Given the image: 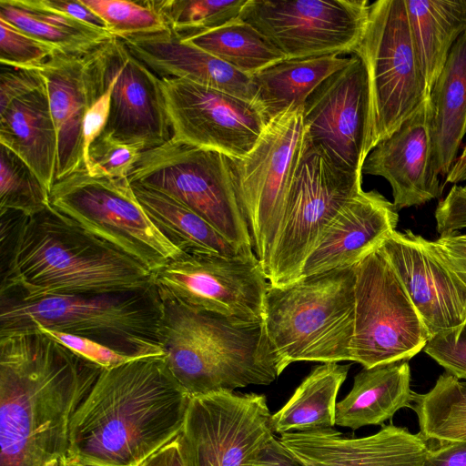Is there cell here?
<instances>
[{
    "label": "cell",
    "mask_w": 466,
    "mask_h": 466,
    "mask_svg": "<svg viewBox=\"0 0 466 466\" xmlns=\"http://www.w3.org/2000/svg\"><path fill=\"white\" fill-rule=\"evenodd\" d=\"M103 370L38 329L0 337V466H61Z\"/></svg>",
    "instance_id": "cell-1"
},
{
    "label": "cell",
    "mask_w": 466,
    "mask_h": 466,
    "mask_svg": "<svg viewBox=\"0 0 466 466\" xmlns=\"http://www.w3.org/2000/svg\"><path fill=\"white\" fill-rule=\"evenodd\" d=\"M0 215V296L34 299L154 285L146 267L51 206L27 216L15 211Z\"/></svg>",
    "instance_id": "cell-2"
},
{
    "label": "cell",
    "mask_w": 466,
    "mask_h": 466,
    "mask_svg": "<svg viewBox=\"0 0 466 466\" xmlns=\"http://www.w3.org/2000/svg\"><path fill=\"white\" fill-rule=\"evenodd\" d=\"M189 400L163 356L104 369L73 415L66 460L139 466L178 435Z\"/></svg>",
    "instance_id": "cell-3"
},
{
    "label": "cell",
    "mask_w": 466,
    "mask_h": 466,
    "mask_svg": "<svg viewBox=\"0 0 466 466\" xmlns=\"http://www.w3.org/2000/svg\"><path fill=\"white\" fill-rule=\"evenodd\" d=\"M157 289L163 360L189 397L268 385L283 372L263 321L194 308Z\"/></svg>",
    "instance_id": "cell-4"
},
{
    "label": "cell",
    "mask_w": 466,
    "mask_h": 466,
    "mask_svg": "<svg viewBox=\"0 0 466 466\" xmlns=\"http://www.w3.org/2000/svg\"><path fill=\"white\" fill-rule=\"evenodd\" d=\"M161 299L148 289L34 299L0 296V337L42 327L97 341L141 359L163 356Z\"/></svg>",
    "instance_id": "cell-5"
},
{
    "label": "cell",
    "mask_w": 466,
    "mask_h": 466,
    "mask_svg": "<svg viewBox=\"0 0 466 466\" xmlns=\"http://www.w3.org/2000/svg\"><path fill=\"white\" fill-rule=\"evenodd\" d=\"M354 267L268 283L263 324L282 371L298 361H351Z\"/></svg>",
    "instance_id": "cell-6"
},
{
    "label": "cell",
    "mask_w": 466,
    "mask_h": 466,
    "mask_svg": "<svg viewBox=\"0 0 466 466\" xmlns=\"http://www.w3.org/2000/svg\"><path fill=\"white\" fill-rule=\"evenodd\" d=\"M127 179L186 205L228 240L253 250L241 208L234 159L174 138L142 151Z\"/></svg>",
    "instance_id": "cell-7"
},
{
    "label": "cell",
    "mask_w": 466,
    "mask_h": 466,
    "mask_svg": "<svg viewBox=\"0 0 466 466\" xmlns=\"http://www.w3.org/2000/svg\"><path fill=\"white\" fill-rule=\"evenodd\" d=\"M353 55L364 64L369 82V155L431 93L415 52L405 0L370 4L363 35Z\"/></svg>",
    "instance_id": "cell-8"
},
{
    "label": "cell",
    "mask_w": 466,
    "mask_h": 466,
    "mask_svg": "<svg viewBox=\"0 0 466 466\" xmlns=\"http://www.w3.org/2000/svg\"><path fill=\"white\" fill-rule=\"evenodd\" d=\"M50 206L154 273L184 255L155 227L127 177H96L86 168L56 180Z\"/></svg>",
    "instance_id": "cell-9"
},
{
    "label": "cell",
    "mask_w": 466,
    "mask_h": 466,
    "mask_svg": "<svg viewBox=\"0 0 466 466\" xmlns=\"http://www.w3.org/2000/svg\"><path fill=\"white\" fill-rule=\"evenodd\" d=\"M304 141L303 106L291 107L268 121L247 156L233 158L253 251L267 279Z\"/></svg>",
    "instance_id": "cell-10"
},
{
    "label": "cell",
    "mask_w": 466,
    "mask_h": 466,
    "mask_svg": "<svg viewBox=\"0 0 466 466\" xmlns=\"http://www.w3.org/2000/svg\"><path fill=\"white\" fill-rule=\"evenodd\" d=\"M362 173L346 169L306 139L287 199L268 280L298 279L309 254L341 208L362 191Z\"/></svg>",
    "instance_id": "cell-11"
},
{
    "label": "cell",
    "mask_w": 466,
    "mask_h": 466,
    "mask_svg": "<svg viewBox=\"0 0 466 466\" xmlns=\"http://www.w3.org/2000/svg\"><path fill=\"white\" fill-rule=\"evenodd\" d=\"M351 361L363 368L409 360L430 335L380 248L355 265Z\"/></svg>",
    "instance_id": "cell-12"
},
{
    "label": "cell",
    "mask_w": 466,
    "mask_h": 466,
    "mask_svg": "<svg viewBox=\"0 0 466 466\" xmlns=\"http://www.w3.org/2000/svg\"><path fill=\"white\" fill-rule=\"evenodd\" d=\"M263 394L218 390L190 397L177 436L185 466H250L273 438Z\"/></svg>",
    "instance_id": "cell-13"
},
{
    "label": "cell",
    "mask_w": 466,
    "mask_h": 466,
    "mask_svg": "<svg viewBox=\"0 0 466 466\" xmlns=\"http://www.w3.org/2000/svg\"><path fill=\"white\" fill-rule=\"evenodd\" d=\"M370 8L367 0H247L238 18L298 59L353 54Z\"/></svg>",
    "instance_id": "cell-14"
},
{
    "label": "cell",
    "mask_w": 466,
    "mask_h": 466,
    "mask_svg": "<svg viewBox=\"0 0 466 466\" xmlns=\"http://www.w3.org/2000/svg\"><path fill=\"white\" fill-rule=\"evenodd\" d=\"M160 83L176 140L239 159L269 121L255 101L183 78L162 77Z\"/></svg>",
    "instance_id": "cell-15"
},
{
    "label": "cell",
    "mask_w": 466,
    "mask_h": 466,
    "mask_svg": "<svg viewBox=\"0 0 466 466\" xmlns=\"http://www.w3.org/2000/svg\"><path fill=\"white\" fill-rule=\"evenodd\" d=\"M154 284L194 308L263 321L268 280L254 251L235 257L187 255L153 273Z\"/></svg>",
    "instance_id": "cell-16"
},
{
    "label": "cell",
    "mask_w": 466,
    "mask_h": 466,
    "mask_svg": "<svg viewBox=\"0 0 466 466\" xmlns=\"http://www.w3.org/2000/svg\"><path fill=\"white\" fill-rule=\"evenodd\" d=\"M94 75L111 87L105 133L145 151L172 137L160 78L112 37L88 55Z\"/></svg>",
    "instance_id": "cell-17"
},
{
    "label": "cell",
    "mask_w": 466,
    "mask_h": 466,
    "mask_svg": "<svg viewBox=\"0 0 466 466\" xmlns=\"http://www.w3.org/2000/svg\"><path fill=\"white\" fill-rule=\"evenodd\" d=\"M305 139L340 167L362 173L370 126V89L364 64L355 55L329 76L303 106Z\"/></svg>",
    "instance_id": "cell-18"
},
{
    "label": "cell",
    "mask_w": 466,
    "mask_h": 466,
    "mask_svg": "<svg viewBox=\"0 0 466 466\" xmlns=\"http://www.w3.org/2000/svg\"><path fill=\"white\" fill-rule=\"evenodd\" d=\"M393 268L430 339L466 320V283L434 241L410 229L394 230L380 248Z\"/></svg>",
    "instance_id": "cell-19"
},
{
    "label": "cell",
    "mask_w": 466,
    "mask_h": 466,
    "mask_svg": "<svg viewBox=\"0 0 466 466\" xmlns=\"http://www.w3.org/2000/svg\"><path fill=\"white\" fill-rule=\"evenodd\" d=\"M430 94L415 111L368 155L362 174L384 177L396 208L423 205L441 196L432 136Z\"/></svg>",
    "instance_id": "cell-20"
},
{
    "label": "cell",
    "mask_w": 466,
    "mask_h": 466,
    "mask_svg": "<svg viewBox=\"0 0 466 466\" xmlns=\"http://www.w3.org/2000/svg\"><path fill=\"white\" fill-rule=\"evenodd\" d=\"M279 441L306 466H421L430 448L420 432L393 424L360 438L328 428L286 432Z\"/></svg>",
    "instance_id": "cell-21"
},
{
    "label": "cell",
    "mask_w": 466,
    "mask_h": 466,
    "mask_svg": "<svg viewBox=\"0 0 466 466\" xmlns=\"http://www.w3.org/2000/svg\"><path fill=\"white\" fill-rule=\"evenodd\" d=\"M398 221L393 202L377 190H362L327 227L299 278L355 266L382 246Z\"/></svg>",
    "instance_id": "cell-22"
},
{
    "label": "cell",
    "mask_w": 466,
    "mask_h": 466,
    "mask_svg": "<svg viewBox=\"0 0 466 466\" xmlns=\"http://www.w3.org/2000/svg\"><path fill=\"white\" fill-rule=\"evenodd\" d=\"M88 55L57 53L39 69L57 135L55 181L86 168L84 119L96 96Z\"/></svg>",
    "instance_id": "cell-23"
},
{
    "label": "cell",
    "mask_w": 466,
    "mask_h": 466,
    "mask_svg": "<svg viewBox=\"0 0 466 466\" xmlns=\"http://www.w3.org/2000/svg\"><path fill=\"white\" fill-rule=\"evenodd\" d=\"M119 39L159 78H183L256 102L252 76L184 41L170 29Z\"/></svg>",
    "instance_id": "cell-24"
},
{
    "label": "cell",
    "mask_w": 466,
    "mask_h": 466,
    "mask_svg": "<svg viewBox=\"0 0 466 466\" xmlns=\"http://www.w3.org/2000/svg\"><path fill=\"white\" fill-rule=\"evenodd\" d=\"M0 144L22 158L50 192L56 169L57 135L46 86L0 111Z\"/></svg>",
    "instance_id": "cell-25"
},
{
    "label": "cell",
    "mask_w": 466,
    "mask_h": 466,
    "mask_svg": "<svg viewBox=\"0 0 466 466\" xmlns=\"http://www.w3.org/2000/svg\"><path fill=\"white\" fill-rule=\"evenodd\" d=\"M410 368L407 360L363 368L348 393L336 405V425L353 431L381 425L402 408L412 409Z\"/></svg>",
    "instance_id": "cell-26"
},
{
    "label": "cell",
    "mask_w": 466,
    "mask_h": 466,
    "mask_svg": "<svg viewBox=\"0 0 466 466\" xmlns=\"http://www.w3.org/2000/svg\"><path fill=\"white\" fill-rule=\"evenodd\" d=\"M430 99L435 163L446 177L466 134V32L451 47Z\"/></svg>",
    "instance_id": "cell-27"
},
{
    "label": "cell",
    "mask_w": 466,
    "mask_h": 466,
    "mask_svg": "<svg viewBox=\"0 0 466 466\" xmlns=\"http://www.w3.org/2000/svg\"><path fill=\"white\" fill-rule=\"evenodd\" d=\"M131 186L155 227L183 254L235 257L253 251L230 242L207 220L168 195L138 184Z\"/></svg>",
    "instance_id": "cell-28"
},
{
    "label": "cell",
    "mask_w": 466,
    "mask_h": 466,
    "mask_svg": "<svg viewBox=\"0 0 466 466\" xmlns=\"http://www.w3.org/2000/svg\"><path fill=\"white\" fill-rule=\"evenodd\" d=\"M418 61L431 91L451 47L466 32V0H405Z\"/></svg>",
    "instance_id": "cell-29"
},
{
    "label": "cell",
    "mask_w": 466,
    "mask_h": 466,
    "mask_svg": "<svg viewBox=\"0 0 466 466\" xmlns=\"http://www.w3.org/2000/svg\"><path fill=\"white\" fill-rule=\"evenodd\" d=\"M349 60L332 55L283 60L252 76L256 102L268 120L291 107L304 106L309 96Z\"/></svg>",
    "instance_id": "cell-30"
},
{
    "label": "cell",
    "mask_w": 466,
    "mask_h": 466,
    "mask_svg": "<svg viewBox=\"0 0 466 466\" xmlns=\"http://www.w3.org/2000/svg\"><path fill=\"white\" fill-rule=\"evenodd\" d=\"M0 19L70 56H86L114 37L105 30L48 9L39 0H0Z\"/></svg>",
    "instance_id": "cell-31"
},
{
    "label": "cell",
    "mask_w": 466,
    "mask_h": 466,
    "mask_svg": "<svg viewBox=\"0 0 466 466\" xmlns=\"http://www.w3.org/2000/svg\"><path fill=\"white\" fill-rule=\"evenodd\" d=\"M350 365L337 362L315 367L289 400L274 414V433L333 428L336 425L337 395L345 381Z\"/></svg>",
    "instance_id": "cell-32"
},
{
    "label": "cell",
    "mask_w": 466,
    "mask_h": 466,
    "mask_svg": "<svg viewBox=\"0 0 466 466\" xmlns=\"http://www.w3.org/2000/svg\"><path fill=\"white\" fill-rule=\"evenodd\" d=\"M181 38L249 76L286 60L267 37L239 18Z\"/></svg>",
    "instance_id": "cell-33"
},
{
    "label": "cell",
    "mask_w": 466,
    "mask_h": 466,
    "mask_svg": "<svg viewBox=\"0 0 466 466\" xmlns=\"http://www.w3.org/2000/svg\"><path fill=\"white\" fill-rule=\"evenodd\" d=\"M420 433L438 442L461 441L466 437V380L444 372L433 388L414 394Z\"/></svg>",
    "instance_id": "cell-34"
},
{
    "label": "cell",
    "mask_w": 466,
    "mask_h": 466,
    "mask_svg": "<svg viewBox=\"0 0 466 466\" xmlns=\"http://www.w3.org/2000/svg\"><path fill=\"white\" fill-rule=\"evenodd\" d=\"M168 28L180 36L208 31L238 18L247 0H151Z\"/></svg>",
    "instance_id": "cell-35"
},
{
    "label": "cell",
    "mask_w": 466,
    "mask_h": 466,
    "mask_svg": "<svg viewBox=\"0 0 466 466\" xmlns=\"http://www.w3.org/2000/svg\"><path fill=\"white\" fill-rule=\"evenodd\" d=\"M50 206L49 192L30 167L0 144V212L32 215Z\"/></svg>",
    "instance_id": "cell-36"
},
{
    "label": "cell",
    "mask_w": 466,
    "mask_h": 466,
    "mask_svg": "<svg viewBox=\"0 0 466 466\" xmlns=\"http://www.w3.org/2000/svg\"><path fill=\"white\" fill-rule=\"evenodd\" d=\"M106 24L107 31L117 38L154 34L168 26L151 0H80Z\"/></svg>",
    "instance_id": "cell-37"
},
{
    "label": "cell",
    "mask_w": 466,
    "mask_h": 466,
    "mask_svg": "<svg viewBox=\"0 0 466 466\" xmlns=\"http://www.w3.org/2000/svg\"><path fill=\"white\" fill-rule=\"evenodd\" d=\"M141 152L103 132L88 147L86 168L96 177H127Z\"/></svg>",
    "instance_id": "cell-38"
},
{
    "label": "cell",
    "mask_w": 466,
    "mask_h": 466,
    "mask_svg": "<svg viewBox=\"0 0 466 466\" xmlns=\"http://www.w3.org/2000/svg\"><path fill=\"white\" fill-rule=\"evenodd\" d=\"M0 61L10 66L40 69L55 55L56 47L41 42L0 19Z\"/></svg>",
    "instance_id": "cell-39"
},
{
    "label": "cell",
    "mask_w": 466,
    "mask_h": 466,
    "mask_svg": "<svg viewBox=\"0 0 466 466\" xmlns=\"http://www.w3.org/2000/svg\"><path fill=\"white\" fill-rule=\"evenodd\" d=\"M423 350L445 372L466 380V320L455 329L431 338Z\"/></svg>",
    "instance_id": "cell-40"
},
{
    "label": "cell",
    "mask_w": 466,
    "mask_h": 466,
    "mask_svg": "<svg viewBox=\"0 0 466 466\" xmlns=\"http://www.w3.org/2000/svg\"><path fill=\"white\" fill-rule=\"evenodd\" d=\"M35 329H38L73 352L97 364L103 369L115 368L137 360L85 337L51 330L42 327H35Z\"/></svg>",
    "instance_id": "cell-41"
},
{
    "label": "cell",
    "mask_w": 466,
    "mask_h": 466,
    "mask_svg": "<svg viewBox=\"0 0 466 466\" xmlns=\"http://www.w3.org/2000/svg\"><path fill=\"white\" fill-rule=\"evenodd\" d=\"M45 86L46 82L39 69L2 65L0 74V111L6 108L15 99Z\"/></svg>",
    "instance_id": "cell-42"
},
{
    "label": "cell",
    "mask_w": 466,
    "mask_h": 466,
    "mask_svg": "<svg viewBox=\"0 0 466 466\" xmlns=\"http://www.w3.org/2000/svg\"><path fill=\"white\" fill-rule=\"evenodd\" d=\"M91 73L96 89V96L88 107L84 119L83 137L85 162L89 146L104 132L106 127L110 110V86L101 82L94 75L92 69Z\"/></svg>",
    "instance_id": "cell-43"
},
{
    "label": "cell",
    "mask_w": 466,
    "mask_h": 466,
    "mask_svg": "<svg viewBox=\"0 0 466 466\" xmlns=\"http://www.w3.org/2000/svg\"><path fill=\"white\" fill-rule=\"evenodd\" d=\"M436 228L440 235L466 228V185L454 184L435 210Z\"/></svg>",
    "instance_id": "cell-44"
},
{
    "label": "cell",
    "mask_w": 466,
    "mask_h": 466,
    "mask_svg": "<svg viewBox=\"0 0 466 466\" xmlns=\"http://www.w3.org/2000/svg\"><path fill=\"white\" fill-rule=\"evenodd\" d=\"M434 242L442 257L466 283V233H444Z\"/></svg>",
    "instance_id": "cell-45"
},
{
    "label": "cell",
    "mask_w": 466,
    "mask_h": 466,
    "mask_svg": "<svg viewBox=\"0 0 466 466\" xmlns=\"http://www.w3.org/2000/svg\"><path fill=\"white\" fill-rule=\"evenodd\" d=\"M439 443L429 448L421 466H466V440Z\"/></svg>",
    "instance_id": "cell-46"
},
{
    "label": "cell",
    "mask_w": 466,
    "mask_h": 466,
    "mask_svg": "<svg viewBox=\"0 0 466 466\" xmlns=\"http://www.w3.org/2000/svg\"><path fill=\"white\" fill-rule=\"evenodd\" d=\"M250 466H306L276 436L258 452Z\"/></svg>",
    "instance_id": "cell-47"
},
{
    "label": "cell",
    "mask_w": 466,
    "mask_h": 466,
    "mask_svg": "<svg viewBox=\"0 0 466 466\" xmlns=\"http://www.w3.org/2000/svg\"><path fill=\"white\" fill-rule=\"evenodd\" d=\"M45 7L67 15L73 18L80 20L94 27L100 28L106 32L107 28L104 21L91 9L83 5L80 0H39ZM109 33V32H108ZM110 34V33H109Z\"/></svg>",
    "instance_id": "cell-48"
},
{
    "label": "cell",
    "mask_w": 466,
    "mask_h": 466,
    "mask_svg": "<svg viewBox=\"0 0 466 466\" xmlns=\"http://www.w3.org/2000/svg\"><path fill=\"white\" fill-rule=\"evenodd\" d=\"M139 466H185L176 437Z\"/></svg>",
    "instance_id": "cell-49"
},
{
    "label": "cell",
    "mask_w": 466,
    "mask_h": 466,
    "mask_svg": "<svg viewBox=\"0 0 466 466\" xmlns=\"http://www.w3.org/2000/svg\"><path fill=\"white\" fill-rule=\"evenodd\" d=\"M466 168V146L464 147L461 154L457 157L453 167H451L450 173L445 177L446 182H450L451 178L461 173L462 170Z\"/></svg>",
    "instance_id": "cell-50"
},
{
    "label": "cell",
    "mask_w": 466,
    "mask_h": 466,
    "mask_svg": "<svg viewBox=\"0 0 466 466\" xmlns=\"http://www.w3.org/2000/svg\"><path fill=\"white\" fill-rule=\"evenodd\" d=\"M463 181H466V168L451 178L449 183L457 184Z\"/></svg>",
    "instance_id": "cell-51"
},
{
    "label": "cell",
    "mask_w": 466,
    "mask_h": 466,
    "mask_svg": "<svg viewBox=\"0 0 466 466\" xmlns=\"http://www.w3.org/2000/svg\"><path fill=\"white\" fill-rule=\"evenodd\" d=\"M61 466H99V465L82 463V462H76V461L66 460V461Z\"/></svg>",
    "instance_id": "cell-52"
},
{
    "label": "cell",
    "mask_w": 466,
    "mask_h": 466,
    "mask_svg": "<svg viewBox=\"0 0 466 466\" xmlns=\"http://www.w3.org/2000/svg\"><path fill=\"white\" fill-rule=\"evenodd\" d=\"M462 440H466V437H465V438H463ZM462 440H461V441H462Z\"/></svg>",
    "instance_id": "cell-53"
}]
</instances>
